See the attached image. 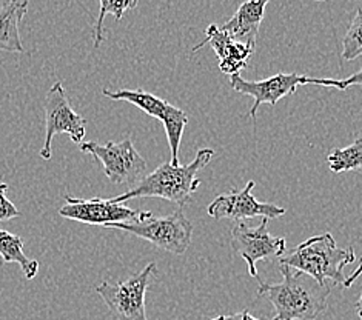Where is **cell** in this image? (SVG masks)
<instances>
[{
    "instance_id": "obj_1",
    "label": "cell",
    "mask_w": 362,
    "mask_h": 320,
    "mask_svg": "<svg viewBox=\"0 0 362 320\" xmlns=\"http://www.w3.org/2000/svg\"><path fill=\"white\" fill-rule=\"evenodd\" d=\"M281 283L259 280L257 296L270 302L276 309L273 320H315L327 309L330 296L329 285L317 283L310 275L287 265L279 266Z\"/></svg>"
},
{
    "instance_id": "obj_24",
    "label": "cell",
    "mask_w": 362,
    "mask_h": 320,
    "mask_svg": "<svg viewBox=\"0 0 362 320\" xmlns=\"http://www.w3.org/2000/svg\"><path fill=\"white\" fill-rule=\"evenodd\" d=\"M356 313H358V317H359V320H362V296L359 297L358 304H356Z\"/></svg>"
},
{
    "instance_id": "obj_25",
    "label": "cell",
    "mask_w": 362,
    "mask_h": 320,
    "mask_svg": "<svg viewBox=\"0 0 362 320\" xmlns=\"http://www.w3.org/2000/svg\"><path fill=\"white\" fill-rule=\"evenodd\" d=\"M317 2H322V0H317Z\"/></svg>"
},
{
    "instance_id": "obj_16",
    "label": "cell",
    "mask_w": 362,
    "mask_h": 320,
    "mask_svg": "<svg viewBox=\"0 0 362 320\" xmlns=\"http://www.w3.org/2000/svg\"><path fill=\"white\" fill-rule=\"evenodd\" d=\"M0 257L4 263H19L28 280H33L39 273V262L23 253V240L5 230H0Z\"/></svg>"
},
{
    "instance_id": "obj_6",
    "label": "cell",
    "mask_w": 362,
    "mask_h": 320,
    "mask_svg": "<svg viewBox=\"0 0 362 320\" xmlns=\"http://www.w3.org/2000/svg\"><path fill=\"white\" fill-rule=\"evenodd\" d=\"M154 274L156 263L151 262L130 279L117 283L102 282L96 287V292L117 320H148L145 311V296Z\"/></svg>"
},
{
    "instance_id": "obj_18",
    "label": "cell",
    "mask_w": 362,
    "mask_h": 320,
    "mask_svg": "<svg viewBox=\"0 0 362 320\" xmlns=\"http://www.w3.org/2000/svg\"><path fill=\"white\" fill-rule=\"evenodd\" d=\"M139 0H100V8H99V17L96 22V27H94V48H99L100 43L103 40V20L108 14L115 16L117 20H120L124 17V14L128 10H133V8L137 6Z\"/></svg>"
},
{
    "instance_id": "obj_7",
    "label": "cell",
    "mask_w": 362,
    "mask_h": 320,
    "mask_svg": "<svg viewBox=\"0 0 362 320\" xmlns=\"http://www.w3.org/2000/svg\"><path fill=\"white\" fill-rule=\"evenodd\" d=\"M102 94L111 100H124L130 102L134 107L144 111L150 117L159 119L163 124L167 133V141L170 145L171 162L173 165H179V148L180 141H182L184 129L188 124V116L185 111L171 105L167 100H163L151 93L144 90H120V91H110L102 90Z\"/></svg>"
},
{
    "instance_id": "obj_8",
    "label": "cell",
    "mask_w": 362,
    "mask_h": 320,
    "mask_svg": "<svg viewBox=\"0 0 362 320\" xmlns=\"http://www.w3.org/2000/svg\"><path fill=\"white\" fill-rule=\"evenodd\" d=\"M87 129V120L71 108L68 100L64 85L56 82L48 90L45 96V141L40 150V158L49 160L53 158V143L54 136L68 134L74 143H82Z\"/></svg>"
},
{
    "instance_id": "obj_10",
    "label": "cell",
    "mask_w": 362,
    "mask_h": 320,
    "mask_svg": "<svg viewBox=\"0 0 362 320\" xmlns=\"http://www.w3.org/2000/svg\"><path fill=\"white\" fill-rule=\"evenodd\" d=\"M256 184L250 180L244 189L236 191L233 189L228 194H221L209 205V215L214 220H235L243 222L245 219L253 218H262V219H276L282 218L287 213L286 208L276 206L273 203H264L257 202L255 196L252 194Z\"/></svg>"
},
{
    "instance_id": "obj_4",
    "label": "cell",
    "mask_w": 362,
    "mask_h": 320,
    "mask_svg": "<svg viewBox=\"0 0 362 320\" xmlns=\"http://www.w3.org/2000/svg\"><path fill=\"white\" fill-rule=\"evenodd\" d=\"M107 228L127 231L177 256L185 254L192 247L193 225L185 218L182 208H177L165 218H156L150 211H142L137 220L111 223Z\"/></svg>"
},
{
    "instance_id": "obj_3",
    "label": "cell",
    "mask_w": 362,
    "mask_h": 320,
    "mask_svg": "<svg viewBox=\"0 0 362 320\" xmlns=\"http://www.w3.org/2000/svg\"><path fill=\"white\" fill-rule=\"evenodd\" d=\"M355 261V249L351 247L339 248L332 232L310 237L295 249L286 251V254L279 259L281 265L304 273L317 283L327 285V280H332L341 287L346 283L344 270Z\"/></svg>"
},
{
    "instance_id": "obj_2",
    "label": "cell",
    "mask_w": 362,
    "mask_h": 320,
    "mask_svg": "<svg viewBox=\"0 0 362 320\" xmlns=\"http://www.w3.org/2000/svg\"><path fill=\"white\" fill-rule=\"evenodd\" d=\"M213 158V150L202 148L197 151L194 160L189 162L188 165L162 163L151 174L145 176L134 188L113 197L111 201L115 203H125L127 201L137 197H160L177 205L179 208H184L201 185L197 174L209 165Z\"/></svg>"
},
{
    "instance_id": "obj_11",
    "label": "cell",
    "mask_w": 362,
    "mask_h": 320,
    "mask_svg": "<svg viewBox=\"0 0 362 320\" xmlns=\"http://www.w3.org/2000/svg\"><path fill=\"white\" fill-rule=\"evenodd\" d=\"M65 202L59 214L65 219L87 225L108 227L117 222H132L139 219L142 213L128 208L124 203H115L111 198H79L66 194Z\"/></svg>"
},
{
    "instance_id": "obj_12",
    "label": "cell",
    "mask_w": 362,
    "mask_h": 320,
    "mask_svg": "<svg viewBox=\"0 0 362 320\" xmlns=\"http://www.w3.org/2000/svg\"><path fill=\"white\" fill-rule=\"evenodd\" d=\"M230 85L236 93L253 97L255 103L250 109V117L256 119L257 109L262 103H269V105L274 107L282 97L295 94L299 85H308V77L299 76L296 73H278L269 77V79L248 82L243 79L240 74H231Z\"/></svg>"
},
{
    "instance_id": "obj_15",
    "label": "cell",
    "mask_w": 362,
    "mask_h": 320,
    "mask_svg": "<svg viewBox=\"0 0 362 320\" xmlns=\"http://www.w3.org/2000/svg\"><path fill=\"white\" fill-rule=\"evenodd\" d=\"M28 11V0H6L0 6V51L25 53L19 25Z\"/></svg>"
},
{
    "instance_id": "obj_21",
    "label": "cell",
    "mask_w": 362,
    "mask_h": 320,
    "mask_svg": "<svg viewBox=\"0 0 362 320\" xmlns=\"http://www.w3.org/2000/svg\"><path fill=\"white\" fill-rule=\"evenodd\" d=\"M6 184H0V222L2 220H11L21 215V211L16 208V205L13 202L8 201L6 197Z\"/></svg>"
},
{
    "instance_id": "obj_13",
    "label": "cell",
    "mask_w": 362,
    "mask_h": 320,
    "mask_svg": "<svg viewBox=\"0 0 362 320\" xmlns=\"http://www.w3.org/2000/svg\"><path fill=\"white\" fill-rule=\"evenodd\" d=\"M206 43H210L214 53H216L219 59V70L223 74H239L240 70H244L248 64V59L253 54V48H250L243 43L235 42L228 34L219 28L218 25L211 23L205 31V39L197 43V45L192 49L196 53L197 49L205 47Z\"/></svg>"
},
{
    "instance_id": "obj_9",
    "label": "cell",
    "mask_w": 362,
    "mask_h": 320,
    "mask_svg": "<svg viewBox=\"0 0 362 320\" xmlns=\"http://www.w3.org/2000/svg\"><path fill=\"white\" fill-rule=\"evenodd\" d=\"M267 227H269V219H262L259 227L256 228L248 227L244 222H238L231 230V248L244 259L248 274L255 279H259L257 262L281 259L287 251L286 239L272 236Z\"/></svg>"
},
{
    "instance_id": "obj_22",
    "label": "cell",
    "mask_w": 362,
    "mask_h": 320,
    "mask_svg": "<svg viewBox=\"0 0 362 320\" xmlns=\"http://www.w3.org/2000/svg\"><path fill=\"white\" fill-rule=\"evenodd\" d=\"M211 320H259L253 317L252 314H250V311L245 309V311H240V313H236V314H228V316H219L216 319H211Z\"/></svg>"
},
{
    "instance_id": "obj_5",
    "label": "cell",
    "mask_w": 362,
    "mask_h": 320,
    "mask_svg": "<svg viewBox=\"0 0 362 320\" xmlns=\"http://www.w3.org/2000/svg\"><path fill=\"white\" fill-rule=\"evenodd\" d=\"M81 151L91 154L103 165L105 176L116 185L134 188L145 177L146 160L137 153L130 137L122 142H82Z\"/></svg>"
},
{
    "instance_id": "obj_23",
    "label": "cell",
    "mask_w": 362,
    "mask_h": 320,
    "mask_svg": "<svg viewBox=\"0 0 362 320\" xmlns=\"http://www.w3.org/2000/svg\"><path fill=\"white\" fill-rule=\"evenodd\" d=\"M362 274V257H361V262H359V265H358V268L355 271H353L349 278H346V283H344V288H350L353 283H355L358 279H359V275Z\"/></svg>"
},
{
    "instance_id": "obj_14",
    "label": "cell",
    "mask_w": 362,
    "mask_h": 320,
    "mask_svg": "<svg viewBox=\"0 0 362 320\" xmlns=\"http://www.w3.org/2000/svg\"><path fill=\"white\" fill-rule=\"evenodd\" d=\"M269 2L270 0H247L238 8L235 16L223 25L222 30L235 42L255 49L257 34L264 20L265 6Z\"/></svg>"
},
{
    "instance_id": "obj_19",
    "label": "cell",
    "mask_w": 362,
    "mask_h": 320,
    "mask_svg": "<svg viewBox=\"0 0 362 320\" xmlns=\"http://www.w3.org/2000/svg\"><path fill=\"white\" fill-rule=\"evenodd\" d=\"M342 59L351 60L362 56V6L358 8L356 14L349 25V30L346 32V37L342 40Z\"/></svg>"
},
{
    "instance_id": "obj_17",
    "label": "cell",
    "mask_w": 362,
    "mask_h": 320,
    "mask_svg": "<svg viewBox=\"0 0 362 320\" xmlns=\"http://www.w3.org/2000/svg\"><path fill=\"white\" fill-rule=\"evenodd\" d=\"M329 168L334 174H341V172H350L358 171L362 168V137L356 139L347 148L333 150L329 158Z\"/></svg>"
},
{
    "instance_id": "obj_20",
    "label": "cell",
    "mask_w": 362,
    "mask_h": 320,
    "mask_svg": "<svg viewBox=\"0 0 362 320\" xmlns=\"http://www.w3.org/2000/svg\"><path fill=\"white\" fill-rule=\"evenodd\" d=\"M319 85V86H332L336 90H349L350 86H362V70L356 74H353L347 79L334 81V79H313V77H308V85Z\"/></svg>"
}]
</instances>
